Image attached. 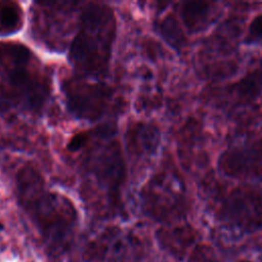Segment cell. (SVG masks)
<instances>
[{"instance_id":"1","label":"cell","mask_w":262,"mask_h":262,"mask_svg":"<svg viewBox=\"0 0 262 262\" xmlns=\"http://www.w3.org/2000/svg\"><path fill=\"white\" fill-rule=\"evenodd\" d=\"M18 203L54 257L70 250L78 226V212L66 195L51 191L40 172L30 165L16 175Z\"/></svg>"},{"instance_id":"2","label":"cell","mask_w":262,"mask_h":262,"mask_svg":"<svg viewBox=\"0 0 262 262\" xmlns=\"http://www.w3.org/2000/svg\"><path fill=\"white\" fill-rule=\"evenodd\" d=\"M116 32V17L110 6L89 2L81 7L78 32L69 52L70 62L77 75L94 78L106 73Z\"/></svg>"},{"instance_id":"3","label":"cell","mask_w":262,"mask_h":262,"mask_svg":"<svg viewBox=\"0 0 262 262\" xmlns=\"http://www.w3.org/2000/svg\"><path fill=\"white\" fill-rule=\"evenodd\" d=\"M0 78L5 99L33 113L42 111L51 80L30 48L15 41H0Z\"/></svg>"},{"instance_id":"4","label":"cell","mask_w":262,"mask_h":262,"mask_svg":"<svg viewBox=\"0 0 262 262\" xmlns=\"http://www.w3.org/2000/svg\"><path fill=\"white\" fill-rule=\"evenodd\" d=\"M100 139L95 140V134L81 132L77 151L85 150L83 160L84 171L103 191L110 203L117 205L120 190L126 179V166L120 143L104 131H99Z\"/></svg>"},{"instance_id":"5","label":"cell","mask_w":262,"mask_h":262,"mask_svg":"<svg viewBox=\"0 0 262 262\" xmlns=\"http://www.w3.org/2000/svg\"><path fill=\"white\" fill-rule=\"evenodd\" d=\"M61 88L69 111L79 119L96 121L111 107L113 90L102 82L77 75L63 80Z\"/></svg>"},{"instance_id":"6","label":"cell","mask_w":262,"mask_h":262,"mask_svg":"<svg viewBox=\"0 0 262 262\" xmlns=\"http://www.w3.org/2000/svg\"><path fill=\"white\" fill-rule=\"evenodd\" d=\"M126 242L123 236L107 234L94 244L92 256L99 262H129L126 259L131 257V246Z\"/></svg>"},{"instance_id":"7","label":"cell","mask_w":262,"mask_h":262,"mask_svg":"<svg viewBox=\"0 0 262 262\" xmlns=\"http://www.w3.org/2000/svg\"><path fill=\"white\" fill-rule=\"evenodd\" d=\"M157 133L151 126L136 124L130 127L126 133L127 145L130 152L136 156L145 151H151L156 146Z\"/></svg>"},{"instance_id":"8","label":"cell","mask_w":262,"mask_h":262,"mask_svg":"<svg viewBox=\"0 0 262 262\" xmlns=\"http://www.w3.org/2000/svg\"><path fill=\"white\" fill-rule=\"evenodd\" d=\"M24 24L21 7L11 1H0V36L18 32Z\"/></svg>"},{"instance_id":"9","label":"cell","mask_w":262,"mask_h":262,"mask_svg":"<svg viewBox=\"0 0 262 262\" xmlns=\"http://www.w3.org/2000/svg\"><path fill=\"white\" fill-rule=\"evenodd\" d=\"M210 13V5L206 2H186L182 5V19L190 31H198L204 28Z\"/></svg>"},{"instance_id":"10","label":"cell","mask_w":262,"mask_h":262,"mask_svg":"<svg viewBox=\"0 0 262 262\" xmlns=\"http://www.w3.org/2000/svg\"><path fill=\"white\" fill-rule=\"evenodd\" d=\"M262 87V67L247 76L238 84V93L246 98L257 96Z\"/></svg>"},{"instance_id":"11","label":"cell","mask_w":262,"mask_h":262,"mask_svg":"<svg viewBox=\"0 0 262 262\" xmlns=\"http://www.w3.org/2000/svg\"><path fill=\"white\" fill-rule=\"evenodd\" d=\"M162 34L172 45L178 46L181 42V32L173 17H167L162 23Z\"/></svg>"},{"instance_id":"12","label":"cell","mask_w":262,"mask_h":262,"mask_svg":"<svg viewBox=\"0 0 262 262\" xmlns=\"http://www.w3.org/2000/svg\"><path fill=\"white\" fill-rule=\"evenodd\" d=\"M249 37L255 41L262 40V14L257 15L250 24Z\"/></svg>"}]
</instances>
